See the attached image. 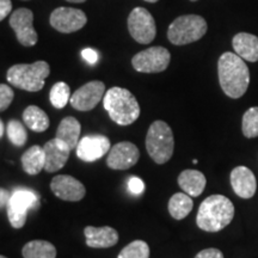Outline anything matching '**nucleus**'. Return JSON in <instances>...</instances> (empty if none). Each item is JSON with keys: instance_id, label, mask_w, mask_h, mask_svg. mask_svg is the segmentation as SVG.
<instances>
[{"instance_id": "nucleus-1", "label": "nucleus", "mask_w": 258, "mask_h": 258, "mask_svg": "<svg viewBox=\"0 0 258 258\" xmlns=\"http://www.w3.org/2000/svg\"><path fill=\"white\" fill-rule=\"evenodd\" d=\"M219 83L222 91L230 98H240L247 91L250 84V71L243 57L226 51L219 57Z\"/></svg>"}, {"instance_id": "nucleus-2", "label": "nucleus", "mask_w": 258, "mask_h": 258, "mask_svg": "<svg viewBox=\"0 0 258 258\" xmlns=\"http://www.w3.org/2000/svg\"><path fill=\"white\" fill-rule=\"evenodd\" d=\"M234 218V206L224 195H212L201 203L196 224L206 232H219L228 226Z\"/></svg>"}, {"instance_id": "nucleus-3", "label": "nucleus", "mask_w": 258, "mask_h": 258, "mask_svg": "<svg viewBox=\"0 0 258 258\" xmlns=\"http://www.w3.org/2000/svg\"><path fill=\"white\" fill-rule=\"evenodd\" d=\"M103 106L115 123L129 125L140 116V105L129 90L118 88L109 89L103 98Z\"/></svg>"}, {"instance_id": "nucleus-4", "label": "nucleus", "mask_w": 258, "mask_h": 258, "mask_svg": "<svg viewBox=\"0 0 258 258\" xmlns=\"http://www.w3.org/2000/svg\"><path fill=\"white\" fill-rule=\"evenodd\" d=\"M49 73V64L40 60L34 63H18L10 67L6 78L15 88L28 92H37L43 89Z\"/></svg>"}, {"instance_id": "nucleus-5", "label": "nucleus", "mask_w": 258, "mask_h": 258, "mask_svg": "<svg viewBox=\"0 0 258 258\" xmlns=\"http://www.w3.org/2000/svg\"><path fill=\"white\" fill-rule=\"evenodd\" d=\"M146 150L154 163L163 165L171 159L175 150L172 129L166 122L154 121L146 135Z\"/></svg>"}, {"instance_id": "nucleus-6", "label": "nucleus", "mask_w": 258, "mask_h": 258, "mask_svg": "<svg viewBox=\"0 0 258 258\" xmlns=\"http://www.w3.org/2000/svg\"><path fill=\"white\" fill-rule=\"evenodd\" d=\"M207 22L201 16H180L170 24L167 38L175 46H184L202 38L207 32Z\"/></svg>"}, {"instance_id": "nucleus-7", "label": "nucleus", "mask_w": 258, "mask_h": 258, "mask_svg": "<svg viewBox=\"0 0 258 258\" xmlns=\"http://www.w3.org/2000/svg\"><path fill=\"white\" fill-rule=\"evenodd\" d=\"M38 203L37 194L27 188H17L12 192L11 199L6 205L8 218L14 228H22L27 221L29 209Z\"/></svg>"}, {"instance_id": "nucleus-8", "label": "nucleus", "mask_w": 258, "mask_h": 258, "mask_svg": "<svg viewBox=\"0 0 258 258\" xmlns=\"http://www.w3.org/2000/svg\"><path fill=\"white\" fill-rule=\"evenodd\" d=\"M170 60L171 54L166 48L151 47L135 54L132 64L140 73H160L169 67Z\"/></svg>"}, {"instance_id": "nucleus-9", "label": "nucleus", "mask_w": 258, "mask_h": 258, "mask_svg": "<svg viewBox=\"0 0 258 258\" xmlns=\"http://www.w3.org/2000/svg\"><path fill=\"white\" fill-rule=\"evenodd\" d=\"M129 34L140 44H148L157 34L153 16L145 8H135L128 17Z\"/></svg>"}, {"instance_id": "nucleus-10", "label": "nucleus", "mask_w": 258, "mask_h": 258, "mask_svg": "<svg viewBox=\"0 0 258 258\" xmlns=\"http://www.w3.org/2000/svg\"><path fill=\"white\" fill-rule=\"evenodd\" d=\"M34 14L31 10L21 8L15 10L10 17V27L14 29L17 40L22 46L34 47L38 41V35L34 27Z\"/></svg>"}, {"instance_id": "nucleus-11", "label": "nucleus", "mask_w": 258, "mask_h": 258, "mask_svg": "<svg viewBox=\"0 0 258 258\" xmlns=\"http://www.w3.org/2000/svg\"><path fill=\"white\" fill-rule=\"evenodd\" d=\"M49 23L56 31L71 34L85 27V24L88 23V17L82 10L62 6L51 12Z\"/></svg>"}, {"instance_id": "nucleus-12", "label": "nucleus", "mask_w": 258, "mask_h": 258, "mask_svg": "<svg viewBox=\"0 0 258 258\" xmlns=\"http://www.w3.org/2000/svg\"><path fill=\"white\" fill-rule=\"evenodd\" d=\"M105 85L99 80H92L79 88L71 96V105L78 111H90L104 98Z\"/></svg>"}, {"instance_id": "nucleus-13", "label": "nucleus", "mask_w": 258, "mask_h": 258, "mask_svg": "<svg viewBox=\"0 0 258 258\" xmlns=\"http://www.w3.org/2000/svg\"><path fill=\"white\" fill-rule=\"evenodd\" d=\"M110 140L104 135H86L77 146V156L85 163H92L104 157L110 148Z\"/></svg>"}, {"instance_id": "nucleus-14", "label": "nucleus", "mask_w": 258, "mask_h": 258, "mask_svg": "<svg viewBox=\"0 0 258 258\" xmlns=\"http://www.w3.org/2000/svg\"><path fill=\"white\" fill-rule=\"evenodd\" d=\"M140 152L133 143L122 141L116 144L109 151L106 164L112 170H128L139 161Z\"/></svg>"}, {"instance_id": "nucleus-15", "label": "nucleus", "mask_w": 258, "mask_h": 258, "mask_svg": "<svg viewBox=\"0 0 258 258\" xmlns=\"http://www.w3.org/2000/svg\"><path fill=\"white\" fill-rule=\"evenodd\" d=\"M50 190L63 201L77 202L85 198V186L80 180L69 175L55 176L50 182Z\"/></svg>"}, {"instance_id": "nucleus-16", "label": "nucleus", "mask_w": 258, "mask_h": 258, "mask_svg": "<svg viewBox=\"0 0 258 258\" xmlns=\"http://www.w3.org/2000/svg\"><path fill=\"white\" fill-rule=\"evenodd\" d=\"M44 158H46V164H44V170L47 172H56L62 169L64 164L69 160L71 154V148L66 144L54 138L47 141L43 146Z\"/></svg>"}, {"instance_id": "nucleus-17", "label": "nucleus", "mask_w": 258, "mask_h": 258, "mask_svg": "<svg viewBox=\"0 0 258 258\" xmlns=\"http://www.w3.org/2000/svg\"><path fill=\"white\" fill-rule=\"evenodd\" d=\"M231 185L239 198L251 199L256 194L257 180L249 167L237 166L231 172Z\"/></svg>"}, {"instance_id": "nucleus-18", "label": "nucleus", "mask_w": 258, "mask_h": 258, "mask_svg": "<svg viewBox=\"0 0 258 258\" xmlns=\"http://www.w3.org/2000/svg\"><path fill=\"white\" fill-rule=\"evenodd\" d=\"M84 234L86 238V245L93 249H106L115 246L118 241V233L110 226L93 227L86 226L84 228Z\"/></svg>"}, {"instance_id": "nucleus-19", "label": "nucleus", "mask_w": 258, "mask_h": 258, "mask_svg": "<svg viewBox=\"0 0 258 258\" xmlns=\"http://www.w3.org/2000/svg\"><path fill=\"white\" fill-rule=\"evenodd\" d=\"M232 44L238 54L244 60L250 62L258 61V37L247 32H239L233 37Z\"/></svg>"}, {"instance_id": "nucleus-20", "label": "nucleus", "mask_w": 258, "mask_h": 258, "mask_svg": "<svg viewBox=\"0 0 258 258\" xmlns=\"http://www.w3.org/2000/svg\"><path fill=\"white\" fill-rule=\"evenodd\" d=\"M178 184L180 189L189 196L198 198L201 195L207 184V179L201 171L184 170L179 173Z\"/></svg>"}, {"instance_id": "nucleus-21", "label": "nucleus", "mask_w": 258, "mask_h": 258, "mask_svg": "<svg viewBox=\"0 0 258 258\" xmlns=\"http://www.w3.org/2000/svg\"><path fill=\"white\" fill-rule=\"evenodd\" d=\"M80 132H82V125H80L79 121L76 117L69 116L60 122L55 138L66 144L71 150H73V148H77L80 141Z\"/></svg>"}, {"instance_id": "nucleus-22", "label": "nucleus", "mask_w": 258, "mask_h": 258, "mask_svg": "<svg viewBox=\"0 0 258 258\" xmlns=\"http://www.w3.org/2000/svg\"><path fill=\"white\" fill-rule=\"evenodd\" d=\"M21 161L24 172H27L30 176L38 175L44 169V164H46L43 147H41L40 145H34V146L28 148L22 154Z\"/></svg>"}, {"instance_id": "nucleus-23", "label": "nucleus", "mask_w": 258, "mask_h": 258, "mask_svg": "<svg viewBox=\"0 0 258 258\" xmlns=\"http://www.w3.org/2000/svg\"><path fill=\"white\" fill-rule=\"evenodd\" d=\"M23 120L27 127L36 133H43L49 128L50 121L48 115L36 105H29L23 111Z\"/></svg>"}, {"instance_id": "nucleus-24", "label": "nucleus", "mask_w": 258, "mask_h": 258, "mask_svg": "<svg viewBox=\"0 0 258 258\" xmlns=\"http://www.w3.org/2000/svg\"><path fill=\"white\" fill-rule=\"evenodd\" d=\"M194 202L188 194L177 192L173 194L169 201V213L176 220H182L188 217L192 211Z\"/></svg>"}, {"instance_id": "nucleus-25", "label": "nucleus", "mask_w": 258, "mask_h": 258, "mask_svg": "<svg viewBox=\"0 0 258 258\" xmlns=\"http://www.w3.org/2000/svg\"><path fill=\"white\" fill-rule=\"evenodd\" d=\"M24 258H56V249L47 240H31L24 245Z\"/></svg>"}, {"instance_id": "nucleus-26", "label": "nucleus", "mask_w": 258, "mask_h": 258, "mask_svg": "<svg viewBox=\"0 0 258 258\" xmlns=\"http://www.w3.org/2000/svg\"><path fill=\"white\" fill-rule=\"evenodd\" d=\"M50 103L54 108L62 109L71 101V89L66 83L59 82L54 84L49 93Z\"/></svg>"}, {"instance_id": "nucleus-27", "label": "nucleus", "mask_w": 258, "mask_h": 258, "mask_svg": "<svg viewBox=\"0 0 258 258\" xmlns=\"http://www.w3.org/2000/svg\"><path fill=\"white\" fill-rule=\"evenodd\" d=\"M241 131L245 138L252 139L258 137V106L247 109L243 115Z\"/></svg>"}, {"instance_id": "nucleus-28", "label": "nucleus", "mask_w": 258, "mask_h": 258, "mask_svg": "<svg viewBox=\"0 0 258 258\" xmlns=\"http://www.w3.org/2000/svg\"><path fill=\"white\" fill-rule=\"evenodd\" d=\"M6 133H8L9 140L12 145L21 147L24 146L28 141L27 129L21 122L17 120H10L6 125Z\"/></svg>"}, {"instance_id": "nucleus-29", "label": "nucleus", "mask_w": 258, "mask_h": 258, "mask_svg": "<svg viewBox=\"0 0 258 258\" xmlns=\"http://www.w3.org/2000/svg\"><path fill=\"white\" fill-rule=\"evenodd\" d=\"M117 258H150V246L144 240H134L121 250Z\"/></svg>"}, {"instance_id": "nucleus-30", "label": "nucleus", "mask_w": 258, "mask_h": 258, "mask_svg": "<svg viewBox=\"0 0 258 258\" xmlns=\"http://www.w3.org/2000/svg\"><path fill=\"white\" fill-rule=\"evenodd\" d=\"M14 98V90L10 88V86L5 85V84H2V85H0V110L5 111L6 109L11 105Z\"/></svg>"}, {"instance_id": "nucleus-31", "label": "nucleus", "mask_w": 258, "mask_h": 258, "mask_svg": "<svg viewBox=\"0 0 258 258\" xmlns=\"http://www.w3.org/2000/svg\"><path fill=\"white\" fill-rule=\"evenodd\" d=\"M128 189L129 191L134 194V195H140V194H143L145 190V184L143 179H140L139 177H132V178H129Z\"/></svg>"}, {"instance_id": "nucleus-32", "label": "nucleus", "mask_w": 258, "mask_h": 258, "mask_svg": "<svg viewBox=\"0 0 258 258\" xmlns=\"http://www.w3.org/2000/svg\"><path fill=\"white\" fill-rule=\"evenodd\" d=\"M195 258H224V254H222V252L219 249L209 247V249L200 251Z\"/></svg>"}, {"instance_id": "nucleus-33", "label": "nucleus", "mask_w": 258, "mask_h": 258, "mask_svg": "<svg viewBox=\"0 0 258 258\" xmlns=\"http://www.w3.org/2000/svg\"><path fill=\"white\" fill-rule=\"evenodd\" d=\"M82 56L84 57V60L88 61L90 64H95L97 61H98V53L92 48H85L82 51Z\"/></svg>"}, {"instance_id": "nucleus-34", "label": "nucleus", "mask_w": 258, "mask_h": 258, "mask_svg": "<svg viewBox=\"0 0 258 258\" xmlns=\"http://www.w3.org/2000/svg\"><path fill=\"white\" fill-rule=\"evenodd\" d=\"M12 10L11 0H0V21H4Z\"/></svg>"}, {"instance_id": "nucleus-35", "label": "nucleus", "mask_w": 258, "mask_h": 258, "mask_svg": "<svg viewBox=\"0 0 258 258\" xmlns=\"http://www.w3.org/2000/svg\"><path fill=\"white\" fill-rule=\"evenodd\" d=\"M11 195L12 194H10L8 190L2 188V190H0V196H2V201H0V206L2 207H4V206H6L10 201V199H11Z\"/></svg>"}, {"instance_id": "nucleus-36", "label": "nucleus", "mask_w": 258, "mask_h": 258, "mask_svg": "<svg viewBox=\"0 0 258 258\" xmlns=\"http://www.w3.org/2000/svg\"><path fill=\"white\" fill-rule=\"evenodd\" d=\"M4 132H5V124L4 122H0V138L4 137Z\"/></svg>"}, {"instance_id": "nucleus-37", "label": "nucleus", "mask_w": 258, "mask_h": 258, "mask_svg": "<svg viewBox=\"0 0 258 258\" xmlns=\"http://www.w3.org/2000/svg\"><path fill=\"white\" fill-rule=\"evenodd\" d=\"M66 2H70V3H84V2H86V0H66Z\"/></svg>"}, {"instance_id": "nucleus-38", "label": "nucleus", "mask_w": 258, "mask_h": 258, "mask_svg": "<svg viewBox=\"0 0 258 258\" xmlns=\"http://www.w3.org/2000/svg\"><path fill=\"white\" fill-rule=\"evenodd\" d=\"M145 2H147V3H157L158 0H145Z\"/></svg>"}, {"instance_id": "nucleus-39", "label": "nucleus", "mask_w": 258, "mask_h": 258, "mask_svg": "<svg viewBox=\"0 0 258 258\" xmlns=\"http://www.w3.org/2000/svg\"><path fill=\"white\" fill-rule=\"evenodd\" d=\"M192 163H194V164H198V163H199V160H198V159H194V160H192Z\"/></svg>"}, {"instance_id": "nucleus-40", "label": "nucleus", "mask_w": 258, "mask_h": 258, "mask_svg": "<svg viewBox=\"0 0 258 258\" xmlns=\"http://www.w3.org/2000/svg\"><path fill=\"white\" fill-rule=\"evenodd\" d=\"M0 258H8V257H5V256H3V254H2V256H0Z\"/></svg>"}, {"instance_id": "nucleus-41", "label": "nucleus", "mask_w": 258, "mask_h": 258, "mask_svg": "<svg viewBox=\"0 0 258 258\" xmlns=\"http://www.w3.org/2000/svg\"><path fill=\"white\" fill-rule=\"evenodd\" d=\"M24 2H29V0H24Z\"/></svg>"}, {"instance_id": "nucleus-42", "label": "nucleus", "mask_w": 258, "mask_h": 258, "mask_svg": "<svg viewBox=\"0 0 258 258\" xmlns=\"http://www.w3.org/2000/svg\"><path fill=\"white\" fill-rule=\"evenodd\" d=\"M191 2H196V0H191Z\"/></svg>"}]
</instances>
